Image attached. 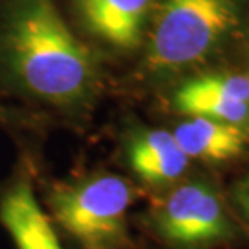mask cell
I'll return each mask as SVG.
<instances>
[{"label": "cell", "mask_w": 249, "mask_h": 249, "mask_svg": "<svg viewBox=\"0 0 249 249\" xmlns=\"http://www.w3.org/2000/svg\"><path fill=\"white\" fill-rule=\"evenodd\" d=\"M34 170L24 159L0 185V225L15 249H68L37 197Z\"/></svg>", "instance_id": "cell-5"}, {"label": "cell", "mask_w": 249, "mask_h": 249, "mask_svg": "<svg viewBox=\"0 0 249 249\" xmlns=\"http://www.w3.org/2000/svg\"><path fill=\"white\" fill-rule=\"evenodd\" d=\"M2 58L23 94L60 112L79 113L97 92V65L53 0H15L2 29Z\"/></svg>", "instance_id": "cell-1"}, {"label": "cell", "mask_w": 249, "mask_h": 249, "mask_svg": "<svg viewBox=\"0 0 249 249\" xmlns=\"http://www.w3.org/2000/svg\"><path fill=\"white\" fill-rule=\"evenodd\" d=\"M235 196H236L238 206H240L241 211L245 212V215H246L248 222H249V185L245 180H243L240 185H238Z\"/></svg>", "instance_id": "cell-11"}, {"label": "cell", "mask_w": 249, "mask_h": 249, "mask_svg": "<svg viewBox=\"0 0 249 249\" xmlns=\"http://www.w3.org/2000/svg\"><path fill=\"white\" fill-rule=\"evenodd\" d=\"M191 81L217 96L249 104V76L240 73H209Z\"/></svg>", "instance_id": "cell-10"}, {"label": "cell", "mask_w": 249, "mask_h": 249, "mask_svg": "<svg viewBox=\"0 0 249 249\" xmlns=\"http://www.w3.org/2000/svg\"><path fill=\"white\" fill-rule=\"evenodd\" d=\"M154 235L172 249H202L231 235L218 193L204 181L178 183L149 211Z\"/></svg>", "instance_id": "cell-4"}, {"label": "cell", "mask_w": 249, "mask_h": 249, "mask_svg": "<svg viewBox=\"0 0 249 249\" xmlns=\"http://www.w3.org/2000/svg\"><path fill=\"white\" fill-rule=\"evenodd\" d=\"M129 170L146 186L170 188L180 181L189 167V159L177 144L172 131L138 129L124 144Z\"/></svg>", "instance_id": "cell-6"}, {"label": "cell", "mask_w": 249, "mask_h": 249, "mask_svg": "<svg viewBox=\"0 0 249 249\" xmlns=\"http://www.w3.org/2000/svg\"><path fill=\"white\" fill-rule=\"evenodd\" d=\"M238 0H162L149 34L146 65L175 71L207 57L236 26Z\"/></svg>", "instance_id": "cell-3"}, {"label": "cell", "mask_w": 249, "mask_h": 249, "mask_svg": "<svg viewBox=\"0 0 249 249\" xmlns=\"http://www.w3.org/2000/svg\"><path fill=\"white\" fill-rule=\"evenodd\" d=\"M173 138L191 160L225 162L241 156L249 144V134L243 126L188 117L173 129Z\"/></svg>", "instance_id": "cell-8"}, {"label": "cell", "mask_w": 249, "mask_h": 249, "mask_svg": "<svg viewBox=\"0 0 249 249\" xmlns=\"http://www.w3.org/2000/svg\"><path fill=\"white\" fill-rule=\"evenodd\" d=\"M0 118H2V115H0Z\"/></svg>", "instance_id": "cell-12"}, {"label": "cell", "mask_w": 249, "mask_h": 249, "mask_svg": "<svg viewBox=\"0 0 249 249\" xmlns=\"http://www.w3.org/2000/svg\"><path fill=\"white\" fill-rule=\"evenodd\" d=\"M173 107L186 117H202L230 124L249 123V104L233 101L196 86L191 79L173 94Z\"/></svg>", "instance_id": "cell-9"}, {"label": "cell", "mask_w": 249, "mask_h": 249, "mask_svg": "<svg viewBox=\"0 0 249 249\" xmlns=\"http://www.w3.org/2000/svg\"><path fill=\"white\" fill-rule=\"evenodd\" d=\"M78 12L92 34L115 47L141 42L154 0H76Z\"/></svg>", "instance_id": "cell-7"}, {"label": "cell", "mask_w": 249, "mask_h": 249, "mask_svg": "<svg viewBox=\"0 0 249 249\" xmlns=\"http://www.w3.org/2000/svg\"><path fill=\"white\" fill-rule=\"evenodd\" d=\"M39 199L58 235L76 249H133L128 212L136 191L126 178L78 173L46 181Z\"/></svg>", "instance_id": "cell-2"}]
</instances>
